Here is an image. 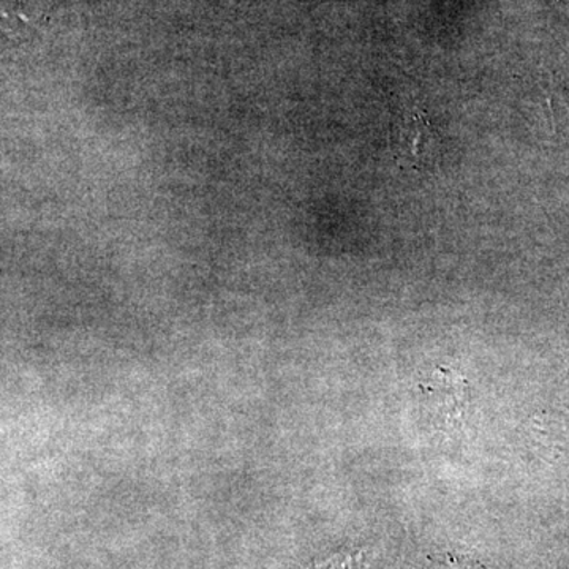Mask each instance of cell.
<instances>
[{
  "label": "cell",
  "instance_id": "cell-1",
  "mask_svg": "<svg viewBox=\"0 0 569 569\" xmlns=\"http://www.w3.org/2000/svg\"><path fill=\"white\" fill-rule=\"evenodd\" d=\"M422 389L427 403L440 417H445L447 421L463 417L468 399L467 381L463 378L456 377L455 372L448 370H437Z\"/></svg>",
  "mask_w": 569,
  "mask_h": 569
},
{
  "label": "cell",
  "instance_id": "cell-2",
  "mask_svg": "<svg viewBox=\"0 0 569 569\" xmlns=\"http://www.w3.org/2000/svg\"><path fill=\"white\" fill-rule=\"evenodd\" d=\"M309 569H366L365 553H337V556L331 557V559L313 565V567Z\"/></svg>",
  "mask_w": 569,
  "mask_h": 569
},
{
  "label": "cell",
  "instance_id": "cell-3",
  "mask_svg": "<svg viewBox=\"0 0 569 569\" xmlns=\"http://www.w3.org/2000/svg\"><path fill=\"white\" fill-rule=\"evenodd\" d=\"M433 569H475V568L467 567V565L462 563V561L451 560V561H448V563L437 565V567Z\"/></svg>",
  "mask_w": 569,
  "mask_h": 569
}]
</instances>
